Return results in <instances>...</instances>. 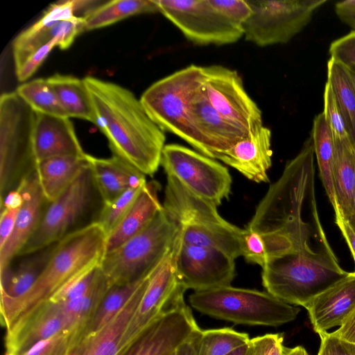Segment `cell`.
<instances>
[{
	"label": "cell",
	"instance_id": "cell-30",
	"mask_svg": "<svg viewBox=\"0 0 355 355\" xmlns=\"http://www.w3.org/2000/svg\"><path fill=\"white\" fill-rule=\"evenodd\" d=\"M332 180L338 211L344 219L349 214L355 189V149L349 141L334 137Z\"/></svg>",
	"mask_w": 355,
	"mask_h": 355
},
{
	"label": "cell",
	"instance_id": "cell-40",
	"mask_svg": "<svg viewBox=\"0 0 355 355\" xmlns=\"http://www.w3.org/2000/svg\"><path fill=\"white\" fill-rule=\"evenodd\" d=\"M80 336V330L61 331L37 343L21 355H68Z\"/></svg>",
	"mask_w": 355,
	"mask_h": 355
},
{
	"label": "cell",
	"instance_id": "cell-49",
	"mask_svg": "<svg viewBox=\"0 0 355 355\" xmlns=\"http://www.w3.org/2000/svg\"><path fill=\"white\" fill-rule=\"evenodd\" d=\"M335 12L344 24L355 31V0L337 2L335 5Z\"/></svg>",
	"mask_w": 355,
	"mask_h": 355
},
{
	"label": "cell",
	"instance_id": "cell-25",
	"mask_svg": "<svg viewBox=\"0 0 355 355\" xmlns=\"http://www.w3.org/2000/svg\"><path fill=\"white\" fill-rule=\"evenodd\" d=\"M145 278L120 313L98 331L78 341L68 355H118L128 324L147 287Z\"/></svg>",
	"mask_w": 355,
	"mask_h": 355
},
{
	"label": "cell",
	"instance_id": "cell-12",
	"mask_svg": "<svg viewBox=\"0 0 355 355\" xmlns=\"http://www.w3.org/2000/svg\"><path fill=\"white\" fill-rule=\"evenodd\" d=\"M202 89L212 107L241 129L251 132L263 125L261 111L236 71L221 65L202 66Z\"/></svg>",
	"mask_w": 355,
	"mask_h": 355
},
{
	"label": "cell",
	"instance_id": "cell-3",
	"mask_svg": "<svg viewBox=\"0 0 355 355\" xmlns=\"http://www.w3.org/2000/svg\"><path fill=\"white\" fill-rule=\"evenodd\" d=\"M107 234L96 221L72 231L55 244L42 273L16 300L1 302L3 326L9 329L82 273L97 267L105 254Z\"/></svg>",
	"mask_w": 355,
	"mask_h": 355
},
{
	"label": "cell",
	"instance_id": "cell-2",
	"mask_svg": "<svg viewBox=\"0 0 355 355\" xmlns=\"http://www.w3.org/2000/svg\"><path fill=\"white\" fill-rule=\"evenodd\" d=\"M94 113V124L116 155L145 175L153 176L161 162L166 136L129 89L92 76L83 78Z\"/></svg>",
	"mask_w": 355,
	"mask_h": 355
},
{
	"label": "cell",
	"instance_id": "cell-57",
	"mask_svg": "<svg viewBox=\"0 0 355 355\" xmlns=\"http://www.w3.org/2000/svg\"><path fill=\"white\" fill-rule=\"evenodd\" d=\"M352 80L355 91V73L347 71Z\"/></svg>",
	"mask_w": 355,
	"mask_h": 355
},
{
	"label": "cell",
	"instance_id": "cell-16",
	"mask_svg": "<svg viewBox=\"0 0 355 355\" xmlns=\"http://www.w3.org/2000/svg\"><path fill=\"white\" fill-rule=\"evenodd\" d=\"M234 259L213 248L180 242L176 250V270L181 285L194 291L230 286L235 276Z\"/></svg>",
	"mask_w": 355,
	"mask_h": 355
},
{
	"label": "cell",
	"instance_id": "cell-53",
	"mask_svg": "<svg viewBox=\"0 0 355 355\" xmlns=\"http://www.w3.org/2000/svg\"><path fill=\"white\" fill-rule=\"evenodd\" d=\"M200 332L180 346L173 355H196L197 340Z\"/></svg>",
	"mask_w": 355,
	"mask_h": 355
},
{
	"label": "cell",
	"instance_id": "cell-22",
	"mask_svg": "<svg viewBox=\"0 0 355 355\" xmlns=\"http://www.w3.org/2000/svg\"><path fill=\"white\" fill-rule=\"evenodd\" d=\"M33 144L37 164L51 157L86 154L68 117L36 112Z\"/></svg>",
	"mask_w": 355,
	"mask_h": 355
},
{
	"label": "cell",
	"instance_id": "cell-17",
	"mask_svg": "<svg viewBox=\"0 0 355 355\" xmlns=\"http://www.w3.org/2000/svg\"><path fill=\"white\" fill-rule=\"evenodd\" d=\"M189 111L198 152L210 158L216 159L250 132L221 116L208 101L202 85L191 98Z\"/></svg>",
	"mask_w": 355,
	"mask_h": 355
},
{
	"label": "cell",
	"instance_id": "cell-36",
	"mask_svg": "<svg viewBox=\"0 0 355 355\" xmlns=\"http://www.w3.org/2000/svg\"><path fill=\"white\" fill-rule=\"evenodd\" d=\"M109 287L107 279L100 269L96 282L85 295L61 302L67 331L80 330L82 333Z\"/></svg>",
	"mask_w": 355,
	"mask_h": 355
},
{
	"label": "cell",
	"instance_id": "cell-27",
	"mask_svg": "<svg viewBox=\"0 0 355 355\" xmlns=\"http://www.w3.org/2000/svg\"><path fill=\"white\" fill-rule=\"evenodd\" d=\"M180 242L220 250L234 259L241 256V230L224 221L202 225L178 226Z\"/></svg>",
	"mask_w": 355,
	"mask_h": 355
},
{
	"label": "cell",
	"instance_id": "cell-55",
	"mask_svg": "<svg viewBox=\"0 0 355 355\" xmlns=\"http://www.w3.org/2000/svg\"><path fill=\"white\" fill-rule=\"evenodd\" d=\"M345 220L355 233V189L353 196V204L352 210L348 216Z\"/></svg>",
	"mask_w": 355,
	"mask_h": 355
},
{
	"label": "cell",
	"instance_id": "cell-15",
	"mask_svg": "<svg viewBox=\"0 0 355 355\" xmlns=\"http://www.w3.org/2000/svg\"><path fill=\"white\" fill-rule=\"evenodd\" d=\"M200 331L182 300L148 325L118 355H173Z\"/></svg>",
	"mask_w": 355,
	"mask_h": 355
},
{
	"label": "cell",
	"instance_id": "cell-46",
	"mask_svg": "<svg viewBox=\"0 0 355 355\" xmlns=\"http://www.w3.org/2000/svg\"><path fill=\"white\" fill-rule=\"evenodd\" d=\"M249 355H283V336L269 334L250 338Z\"/></svg>",
	"mask_w": 355,
	"mask_h": 355
},
{
	"label": "cell",
	"instance_id": "cell-54",
	"mask_svg": "<svg viewBox=\"0 0 355 355\" xmlns=\"http://www.w3.org/2000/svg\"><path fill=\"white\" fill-rule=\"evenodd\" d=\"M283 355H309L306 350L302 346H297L293 348L284 347Z\"/></svg>",
	"mask_w": 355,
	"mask_h": 355
},
{
	"label": "cell",
	"instance_id": "cell-7",
	"mask_svg": "<svg viewBox=\"0 0 355 355\" xmlns=\"http://www.w3.org/2000/svg\"><path fill=\"white\" fill-rule=\"evenodd\" d=\"M202 85V66L191 64L153 83L140 101L164 131L177 135L197 151L198 141L190 120V101Z\"/></svg>",
	"mask_w": 355,
	"mask_h": 355
},
{
	"label": "cell",
	"instance_id": "cell-52",
	"mask_svg": "<svg viewBox=\"0 0 355 355\" xmlns=\"http://www.w3.org/2000/svg\"><path fill=\"white\" fill-rule=\"evenodd\" d=\"M23 203V198L17 189L8 193L0 202V209L4 208L19 209Z\"/></svg>",
	"mask_w": 355,
	"mask_h": 355
},
{
	"label": "cell",
	"instance_id": "cell-56",
	"mask_svg": "<svg viewBox=\"0 0 355 355\" xmlns=\"http://www.w3.org/2000/svg\"><path fill=\"white\" fill-rule=\"evenodd\" d=\"M250 343V342H249ZM250 353V347L249 343L240 347L236 349L234 352L231 353L229 355H249Z\"/></svg>",
	"mask_w": 355,
	"mask_h": 355
},
{
	"label": "cell",
	"instance_id": "cell-19",
	"mask_svg": "<svg viewBox=\"0 0 355 355\" xmlns=\"http://www.w3.org/2000/svg\"><path fill=\"white\" fill-rule=\"evenodd\" d=\"M23 198L13 231L4 246L0 249V271L9 267L14 258L36 230L49 202L42 191L36 171L24 179L17 189Z\"/></svg>",
	"mask_w": 355,
	"mask_h": 355
},
{
	"label": "cell",
	"instance_id": "cell-11",
	"mask_svg": "<svg viewBox=\"0 0 355 355\" xmlns=\"http://www.w3.org/2000/svg\"><path fill=\"white\" fill-rule=\"evenodd\" d=\"M154 1L159 12L196 44H230L243 37V28L227 20L209 0Z\"/></svg>",
	"mask_w": 355,
	"mask_h": 355
},
{
	"label": "cell",
	"instance_id": "cell-42",
	"mask_svg": "<svg viewBox=\"0 0 355 355\" xmlns=\"http://www.w3.org/2000/svg\"><path fill=\"white\" fill-rule=\"evenodd\" d=\"M325 119L334 137L343 141H349L345 121L336 101L334 93L327 82L324 91V111Z\"/></svg>",
	"mask_w": 355,
	"mask_h": 355
},
{
	"label": "cell",
	"instance_id": "cell-51",
	"mask_svg": "<svg viewBox=\"0 0 355 355\" xmlns=\"http://www.w3.org/2000/svg\"><path fill=\"white\" fill-rule=\"evenodd\" d=\"M335 222L343 234L351 250L355 263V233L349 227L347 221L340 215H335ZM355 272V270L354 271Z\"/></svg>",
	"mask_w": 355,
	"mask_h": 355
},
{
	"label": "cell",
	"instance_id": "cell-26",
	"mask_svg": "<svg viewBox=\"0 0 355 355\" xmlns=\"http://www.w3.org/2000/svg\"><path fill=\"white\" fill-rule=\"evenodd\" d=\"M156 180L147 182L117 226L107 236L105 253L109 252L142 231L163 209Z\"/></svg>",
	"mask_w": 355,
	"mask_h": 355
},
{
	"label": "cell",
	"instance_id": "cell-58",
	"mask_svg": "<svg viewBox=\"0 0 355 355\" xmlns=\"http://www.w3.org/2000/svg\"><path fill=\"white\" fill-rule=\"evenodd\" d=\"M175 353V352H174Z\"/></svg>",
	"mask_w": 355,
	"mask_h": 355
},
{
	"label": "cell",
	"instance_id": "cell-45",
	"mask_svg": "<svg viewBox=\"0 0 355 355\" xmlns=\"http://www.w3.org/2000/svg\"><path fill=\"white\" fill-rule=\"evenodd\" d=\"M58 45V41L54 40L32 53L21 64L15 67L17 79L22 82L32 76L52 49Z\"/></svg>",
	"mask_w": 355,
	"mask_h": 355
},
{
	"label": "cell",
	"instance_id": "cell-48",
	"mask_svg": "<svg viewBox=\"0 0 355 355\" xmlns=\"http://www.w3.org/2000/svg\"><path fill=\"white\" fill-rule=\"evenodd\" d=\"M19 209L4 208L1 209L0 249L7 243L13 231Z\"/></svg>",
	"mask_w": 355,
	"mask_h": 355
},
{
	"label": "cell",
	"instance_id": "cell-31",
	"mask_svg": "<svg viewBox=\"0 0 355 355\" xmlns=\"http://www.w3.org/2000/svg\"><path fill=\"white\" fill-rule=\"evenodd\" d=\"M67 117L94 123L93 106L83 79L62 74L46 78Z\"/></svg>",
	"mask_w": 355,
	"mask_h": 355
},
{
	"label": "cell",
	"instance_id": "cell-24",
	"mask_svg": "<svg viewBox=\"0 0 355 355\" xmlns=\"http://www.w3.org/2000/svg\"><path fill=\"white\" fill-rule=\"evenodd\" d=\"M87 159L103 205L112 202L128 189L141 187L147 182L144 173L116 155L98 158L87 154Z\"/></svg>",
	"mask_w": 355,
	"mask_h": 355
},
{
	"label": "cell",
	"instance_id": "cell-10",
	"mask_svg": "<svg viewBox=\"0 0 355 355\" xmlns=\"http://www.w3.org/2000/svg\"><path fill=\"white\" fill-rule=\"evenodd\" d=\"M94 187L88 164L64 192L48 204L36 230L19 256L39 251L71 232L70 230L87 210Z\"/></svg>",
	"mask_w": 355,
	"mask_h": 355
},
{
	"label": "cell",
	"instance_id": "cell-23",
	"mask_svg": "<svg viewBox=\"0 0 355 355\" xmlns=\"http://www.w3.org/2000/svg\"><path fill=\"white\" fill-rule=\"evenodd\" d=\"M163 209L178 226L224 222L214 203L197 196L175 177L167 176Z\"/></svg>",
	"mask_w": 355,
	"mask_h": 355
},
{
	"label": "cell",
	"instance_id": "cell-20",
	"mask_svg": "<svg viewBox=\"0 0 355 355\" xmlns=\"http://www.w3.org/2000/svg\"><path fill=\"white\" fill-rule=\"evenodd\" d=\"M271 131L263 125L249 132L230 148L220 153L219 159L255 182H268L272 164Z\"/></svg>",
	"mask_w": 355,
	"mask_h": 355
},
{
	"label": "cell",
	"instance_id": "cell-14",
	"mask_svg": "<svg viewBox=\"0 0 355 355\" xmlns=\"http://www.w3.org/2000/svg\"><path fill=\"white\" fill-rule=\"evenodd\" d=\"M178 241L179 234L168 256L150 275L145 292L123 335L122 349L161 314L184 300L186 288L181 285L176 270Z\"/></svg>",
	"mask_w": 355,
	"mask_h": 355
},
{
	"label": "cell",
	"instance_id": "cell-33",
	"mask_svg": "<svg viewBox=\"0 0 355 355\" xmlns=\"http://www.w3.org/2000/svg\"><path fill=\"white\" fill-rule=\"evenodd\" d=\"M311 136L319 168L320 175L326 193L335 213L338 211L332 180V166L334 156V139L323 112L313 121Z\"/></svg>",
	"mask_w": 355,
	"mask_h": 355
},
{
	"label": "cell",
	"instance_id": "cell-9",
	"mask_svg": "<svg viewBox=\"0 0 355 355\" xmlns=\"http://www.w3.org/2000/svg\"><path fill=\"white\" fill-rule=\"evenodd\" d=\"M160 165L197 196L220 205L228 199L232 177L227 168L202 153L177 144L165 145Z\"/></svg>",
	"mask_w": 355,
	"mask_h": 355
},
{
	"label": "cell",
	"instance_id": "cell-35",
	"mask_svg": "<svg viewBox=\"0 0 355 355\" xmlns=\"http://www.w3.org/2000/svg\"><path fill=\"white\" fill-rule=\"evenodd\" d=\"M327 83L332 89L350 142L355 149V91L347 70L331 58L327 62Z\"/></svg>",
	"mask_w": 355,
	"mask_h": 355
},
{
	"label": "cell",
	"instance_id": "cell-47",
	"mask_svg": "<svg viewBox=\"0 0 355 355\" xmlns=\"http://www.w3.org/2000/svg\"><path fill=\"white\" fill-rule=\"evenodd\" d=\"M320 346L318 355H355V344L341 340L327 331L319 334Z\"/></svg>",
	"mask_w": 355,
	"mask_h": 355
},
{
	"label": "cell",
	"instance_id": "cell-4",
	"mask_svg": "<svg viewBox=\"0 0 355 355\" xmlns=\"http://www.w3.org/2000/svg\"><path fill=\"white\" fill-rule=\"evenodd\" d=\"M178 234V225L162 209L142 231L104 254L99 268L110 286L149 276L168 256Z\"/></svg>",
	"mask_w": 355,
	"mask_h": 355
},
{
	"label": "cell",
	"instance_id": "cell-1",
	"mask_svg": "<svg viewBox=\"0 0 355 355\" xmlns=\"http://www.w3.org/2000/svg\"><path fill=\"white\" fill-rule=\"evenodd\" d=\"M254 230L275 237L279 254L262 267V281L290 298H311L349 274L338 262L318 216L315 164L284 172L257 207Z\"/></svg>",
	"mask_w": 355,
	"mask_h": 355
},
{
	"label": "cell",
	"instance_id": "cell-37",
	"mask_svg": "<svg viewBox=\"0 0 355 355\" xmlns=\"http://www.w3.org/2000/svg\"><path fill=\"white\" fill-rule=\"evenodd\" d=\"M250 340L248 334L230 328L201 330L197 340L196 355H229Z\"/></svg>",
	"mask_w": 355,
	"mask_h": 355
},
{
	"label": "cell",
	"instance_id": "cell-44",
	"mask_svg": "<svg viewBox=\"0 0 355 355\" xmlns=\"http://www.w3.org/2000/svg\"><path fill=\"white\" fill-rule=\"evenodd\" d=\"M211 5L227 20L243 28L252 10L246 0H209Z\"/></svg>",
	"mask_w": 355,
	"mask_h": 355
},
{
	"label": "cell",
	"instance_id": "cell-32",
	"mask_svg": "<svg viewBox=\"0 0 355 355\" xmlns=\"http://www.w3.org/2000/svg\"><path fill=\"white\" fill-rule=\"evenodd\" d=\"M159 8L154 0H114L93 7L84 16L85 31L101 28L132 15L155 13Z\"/></svg>",
	"mask_w": 355,
	"mask_h": 355
},
{
	"label": "cell",
	"instance_id": "cell-28",
	"mask_svg": "<svg viewBox=\"0 0 355 355\" xmlns=\"http://www.w3.org/2000/svg\"><path fill=\"white\" fill-rule=\"evenodd\" d=\"M88 164L83 156H61L44 159L37 164L36 174L46 200H56Z\"/></svg>",
	"mask_w": 355,
	"mask_h": 355
},
{
	"label": "cell",
	"instance_id": "cell-5",
	"mask_svg": "<svg viewBox=\"0 0 355 355\" xmlns=\"http://www.w3.org/2000/svg\"><path fill=\"white\" fill-rule=\"evenodd\" d=\"M189 301L201 313L248 325L277 327L294 320L300 311L267 291L230 285L194 291Z\"/></svg>",
	"mask_w": 355,
	"mask_h": 355
},
{
	"label": "cell",
	"instance_id": "cell-50",
	"mask_svg": "<svg viewBox=\"0 0 355 355\" xmlns=\"http://www.w3.org/2000/svg\"><path fill=\"white\" fill-rule=\"evenodd\" d=\"M331 334L341 340L355 344V309L337 330L331 332Z\"/></svg>",
	"mask_w": 355,
	"mask_h": 355
},
{
	"label": "cell",
	"instance_id": "cell-34",
	"mask_svg": "<svg viewBox=\"0 0 355 355\" xmlns=\"http://www.w3.org/2000/svg\"><path fill=\"white\" fill-rule=\"evenodd\" d=\"M144 279L110 286L92 317L83 328L80 340L98 331L113 320L125 307Z\"/></svg>",
	"mask_w": 355,
	"mask_h": 355
},
{
	"label": "cell",
	"instance_id": "cell-41",
	"mask_svg": "<svg viewBox=\"0 0 355 355\" xmlns=\"http://www.w3.org/2000/svg\"><path fill=\"white\" fill-rule=\"evenodd\" d=\"M100 271L99 266L78 275L49 300L57 302H67L85 295L94 285Z\"/></svg>",
	"mask_w": 355,
	"mask_h": 355
},
{
	"label": "cell",
	"instance_id": "cell-6",
	"mask_svg": "<svg viewBox=\"0 0 355 355\" xmlns=\"http://www.w3.org/2000/svg\"><path fill=\"white\" fill-rule=\"evenodd\" d=\"M36 112L16 93L0 98V202L36 171L33 133Z\"/></svg>",
	"mask_w": 355,
	"mask_h": 355
},
{
	"label": "cell",
	"instance_id": "cell-13",
	"mask_svg": "<svg viewBox=\"0 0 355 355\" xmlns=\"http://www.w3.org/2000/svg\"><path fill=\"white\" fill-rule=\"evenodd\" d=\"M82 8L81 0L60 1L50 5L39 20L15 39L12 53L15 67L54 40L58 41L62 50L68 49L78 35L85 31L83 17L75 15Z\"/></svg>",
	"mask_w": 355,
	"mask_h": 355
},
{
	"label": "cell",
	"instance_id": "cell-39",
	"mask_svg": "<svg viewBox=\"0 0 355 355\" xmlns=\"http://www.w3.org/2000/svg\"><path fill=\"white\" fill-rule=\"evenodd\" d=\"M143 187L129 188L112 202L103 205L96 221L103 228L107 236L127 214Z\"/></svg>",
	"mask_w": 355,
	"mask_h": 355
},
{
	"label": "cell",
	"instance_id": "cell-18",
	"mask_svg": "<svg viewBox=\"0 0 355 355\" xmlns=\"http://www.w3.org/2000/svg\"><path fill=\"white\" fill-rule=\"evenodd\" d=\"M67 331L62 304L49 300L6 330L5 355H21L37 343Z\"/></svg>",
	"mask_w": 355,
	"mask_h": 355
},
{
	"label": "cell",
	"instance_id": "cell-8",
	"mask_svg": "<svg viewBox=\"0 0 355 355\" xmlns=\"http://www.w3.org/2000/svg\"><path fill=\"white\" fill-rule=\"evenodd\" d=\"M252 12L243 25L245 40L265 47L285 44L310 22L327 0H246Z\"/></svg>",
	"mask_w": 355,
	"mask_h": 355
},
{
	"label": "cell",
	"instance_id": "cell-38",
	"mask_svg": "<svg viewBox=\"0 0 355 355\" xmlns=\"http://www.w3.org/2000/svg\"><path fill=\"white\" fill-rule=\"evenodd\" d=\"M15 92L37 113L67 117L46 78L23 83Z\"/></svg>",
	"mask_w": 355,
	"mask_h": 355
},
{
	"label": "cell",
	"instance_id": "cell-29",
	"mask_svg": "<svg viewBox=\"0 0 355 355\" xmlns=\"http://www.w3.org/2000/svg\"><path fill=\"white\" fill-rule=\"evenodd\" d=\"M55 243L28 254L14 268L10 266L0 271L1 302L19 298L31 288L47 263Z\"/></svg>",
	"mask_w": 355,
	"mask_h": 355
},
{
	"label": "cell",
	"instance_id": "cell-21",
	"mask_svg": "<svg viewBox=\"0 0 355 355\" xmlns=\"http://www.w3.org/2000/svg\"><path fill=\"white\" fill-rule=\"evenodd\" d=\"M304 308L317 334L341 326L355 309V272L314 297Z\"/></svg>",
	"mask_w": 355,
	"mask_h": 355
},
{
	"label": "cell",
	"instance_id": "cell-43",
	"mask_svg": "<svg viewBox=\"0 0 355 355\" xmlns=\"http://www.w3.org/2000/svg\"><path fill=\"white\" fill-rule=\"evenodd\" d=\"M331 59L347 71L355 73V31L334 41L329 47Z\"/></svg>",
	"mask_w": 355,
	"mask_h": 355
}]
</instances>
